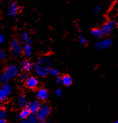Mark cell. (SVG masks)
<instances>
[{"instance_id":"cell-1","label":"cell","mask_w":118,"mask_h":123,"mask_svg":"<svg viewBox=\"0 0 118 123\" xmlns=\"http://www.w3.org/2000/svg\"><path fill=\"white\" fill-rule=\"evenodd\" d=\"M51 62L47 57H42L36 62L34 66V70L38 76L41 77L47 76L50 74Z\"/></svg>"},{"instance_id":"cell-2","label":"cell","mask_w":118,"mask_h":123,"mask_svg":"<svg viewBox=\"0 0 118 123\" xmlns=\"http://www.w3.org/2000/svg\"><path fill=\"white\" fill-rule=\"evenodd\" d=\"M18 73L19 69L17 66L15 64H9L5 69L3 74L1 75L0 83L3 84L7 83L8 81L17 76Z\"/></svg>"},{"instance_id":"cell-3","label":"cell","mask_w":118,"mask_h":123,"mask_svg":"<svg viewBox=\"0 0 118 123\" xmlns=\"http://www.w3.org/2000/svg\"><path fill=\"white\" fill-rule=\"evenodd\" d=\"M51 112V108L47 105H42L36 112V116L39 121H45Z\"/></svg>"},{"instance_id":"cell-4","label":"cell","mask_w":118,"mask_h":123,"mask_svg":"<svg viewBox=\"0 0 118 123\" xmlns=\"http://www.w3.org/2000/svg\"><path fill=\"white\" fill-rule=\"evenodd\" d=\"M11 51L12 55L14 56H18L20 55L22 53L23 47L21 43L18 39H13L11 43Z\"/></svg>"},{"instance_id":"cell-5","label":"cell","mask_w":118,"mask_h":123,"mask_svg":"<svg viewBox=\"0 0 118 123\" xmlns=\"http://www.w3.org/2000/svg\"><path fill=\"white\" fill-rule=\"evenodd\" d=\"M117 26H118V23L116 21L109 20L103 25L101 30L104 34H109L116 28Z\"/></svg>"},{"instance_id":"cell-6","label":"cell","mask_w":118,"mask_h":123,"mask_svg":"<svg viewBox=\"0 0 118 123\" xmlns=\"http://www.w3.org/2000/svg\"><path fill=\"white\" fill-rule=\"evenodd\" d=\"M112 43L113 41L110 38L104 39L99 42L95 44V48L98 50L106 49L109 48V47H111V46L112 44Z\"/></svg>"},{"instance_id":"cell-7","label":"cell","mask_w":118,"mask_h":123,"mask_svg":"<svg viewBox=\"0 0 118 123\" xmlns=\"http://www.w3.org/2000/svg\"><path fill=\"white\" fill-rule=\"evenodd\" d=\"M19 5L15 1H10L8 8V15L10 17H14L19 11Z\"/></svg>"},{"instance_id":"cell-8","label":"cell","mask_w":118,"mask_h":123,"mask_svg":"<svg viewBox=\"0 0 118 123\" xmlns=\"http://www.w3.org/2000/svg\"><path fill=\"white\" fill-rule=\"evenodd\" d=\"M40 106L41 105L39 101L34 100V101H32L28 103L26 108L28 109V111H30V114H36Z\"/></svg>"},{"instance_id":"cell-9","label":"cell","mask_w":118,"mask_h":123,"mask_svg":"<svg viewBox=\"0 0 118 123\" xmlns=\"http://www.w3.org/2000/svg\"><path fill=\"white\" fill-rule=\"evenodd\" d=\"M39 84V81L36 77H28V78L25 81L26 86L28 89H34L37 87Z\"/></svg>"},{"instance_id":"cell-10","label":"cell","mask_w":118,"mask_h":123,"mask_svg":"<svg viewBox=\"0 0 118 123\" xmlns=\"http://www.w3.org/2000/svg\"><path fill=\"white\" fill-rule=\"evenodd\" d=\"M28 103V100H27L25 94H21L18 96L17 100H16V105H17L18 107L22 108V109L25 108L27 106Z\"/></svg>"},{"instance_id":"cell-11","label":"cell","mask_w":118,"mask_h":123,"mask_svg":"<svg viewBox=\"0 0 118 123\" xmlns=\"http://www.w3.org/2000/svg\"><path fill=\"white\" fill-rule=\"evenodd\" d=\"M34 68V64L28 59H25L21 63V68L23 71L28 72Z\"/></svg>"},{"instance_id":"cell-12","label":"cell","mask_w":118,"mask_h":123,"mask_svg":"<svg viewBox=\"0 0 118 123\" xmlns=\"http://www.w3.org/2000/svg\"><path fill=\"white\" fill-rule=\"evenodd\" d=\"M36 96L37 99L41 101H46L49 98V92L47 89L44 88H41L37 91L36 93Z\"/></svg>"},{"instance_id":"cell-13","label":"cell","mask_w":118,"mask_h":123,"mask_svg":"<svg viewBox=\"0 0 118 123\" xmlns=\"http://www.w3.org/2000/svg\"><path fill=\"white\" fill-rule=\"evenodd\" d=\"M20 38L21 40L25 43V45L27 44V45H31L33 41L32 39L30 37V35L26 31H23L20 34Z\"/></svg>"},{"instance_id":"cell-14","label":"cell","mask_w":118,"mask_h":123,"mask_svg":"<svg viewBox=\"0 0 118 123\" xmlns=\"http://www.w3.org/2000/svg\"><path fill=\"white\" fill-rule=\"evenodd\" d=\"M22 53L25 55V57L28 58H30L32 55L33 53V49H32V47L31 45H26L24 46L22 49Z\"/></svg>"},{"instance_id":"cell-15","label":"cell","mask_w":118,"mask_h":123,"mask_svg":"<svg viewBox=\"0 0 118 123\" xmlns=\"http://www.w3.org/2000/svg\"><path fill=\"white\" fill-rule=\"evenodd\" d=\"M73 83V80L72 78L69 75H64L61 78V84L65 86H69Z\"/></svg>"},{"instance_id":"cell-16","label":"cell","mask_w":118,"mask_h":123,"mask_svg":"<svg viewBox=\"0 0 118 123\" xmlns=\"http://www.w3.org/2000/svg\"><path fill=\"white\" fill-rule=\"evenodd\" d=\"M91 34L94 37L96 38H101L104 36L103 31L100 28H94L91 31Z\"/></svg>"},{"instance_id":"cell-17","label":"cell","mask_w":118,"mask_h":123,"mask_svg":"<svg viewBox=\"0 0 118 123\" xmlns=\"http://www.w3.org/2000/svg\"><path fill=\"white\" fill-rule=\"evenodd\" d=\"M30 114V111H28V109H27L26 108H23V109H21V111L19 112V113L18 114V116L21 119L23 120V119H26Z\"/></svg>"},{"instance_id":"cell-18","label":"cell","mask_w":118,"mask_h":123,"mask_svg":"<svg viewBox=\"0 0 118 123\" xmlns=\"http://www.w3.org/2000/svg\"><path fill=\"white\" fill-rule=\"evenodd\" d=\"M26 120L28 123H38L39 122V119L36 115L34 114H30L26 119Z\"/></svg>"},{"instance_id":"cell-19","label":"cell","mask_w":118,"mask_h":123,"mask_svg":"<svg viewBox=\"0 0 118 123\" xmlns=\"http://www.w3.org/2000/svg\"><path fill=\"white\" fill-rule=\"evenodd\" d=\"M2 89L5 91L7 96H9L11 94V91H12V88H11V86L9 84H8V83L3 84Z\"/></svg>"},{"instance_id":"cell-20","label":"cell","mask_w":118,"mask_h":123,"mask_svg":"<svg viewBox=\"0 0 118 123\" xmlns=\"http://www.w3.org/2000/svg\"><path fill=\"white\" fill-rule=\"evenodd\" d=\"M8 96L6 95V94L5 93V92L3 91V89L2 88L0 89V101L3 102L4 101H5L7 98Z\"/></svg>"},{"instance_id":"cell-21","label":"cell","mask_w":118,"mask_h":123,"mask_svg":"<svg viewBox=\"0 0 118 123\" xmlns=\"http://www.w3.org/2000/svg\"><path fill=\"white\" fill-rule=\"evenodd\" d=\"M50 74H52L54 76L56 77H58L59 75V71L58 69H56L55 68H51L50 69Z\"/></svg>"},{"instance_id":"cell-22","label":"cell","mask_w":118,"mask_h":123,"mask_svg":"<svg viewBox=\"0 0 118 123\" xmlns=\"http://www.w3.org/2000/svg\"><path fill=\"white\" fill-rule=\"evenodd\" d=\"M79 43L82 45H84V44L87 43V39H86L85 37L84 36H82V35H80L79 36Z\"/></svg>"},{"instance_id":"cell-23","label":"cell","mask_w":118,"mask_h":123,"mask_svg":"<svg viewBox=\"0 0 118 123\" xmlns=\"http://www.w3.org/2000/svg\"><path fill=\"white\" fill-rule=\"evenodd\" d=\"M6 52L3 49H0V60L3 61L5 60L6 58Z\"/></svg>"},{"instance_id":"cell-24","label":"cell","mask_w":118,"mask_h":123,"mask_svg":"<svg viewBox=\"0 0 118 123\" xmlns=\"http://www.w3.org/2000/svg\"><path fill=\"white\" fill-rule=\"evenodd\" d=\"M6 117V112L3 110V109H1L0 110V119H5Z\"/></svg>"},{"instance_id":"cell-25","label":"cell","mask_w":118,"mask_h":123,"mask_svg":"<svg viewBox=\"0 0 118 123\" xmlns=\"http://www.w3.org/2000/svg\"><path fill=\"white\" fill-rule=\"evenodd\" d=\"M20 79L22 80V81H26L28 78V76L26 73H23L22 74H21L20 75Z\"/></svg>"},{"instance_id":"cell-26","label":"cell","mask_w":118,"mask_h":123,"mask_svg":"<svg viewBox=\"0 0 118 123\" xmlns=\"http://www.w3.org/2000/svg\"><path fill=\"white\" fill-rule=\"evenodd\" d=\"M55 94L57 97L58 98H60V97L62 96V91L61 89H58L56 90V92H55Z\"/></svg>"},{"instance_id":"cell-27","label":"cell","mask_w":118,"mask_h":123,"mask_svg":"<svg viewBox=\"0 0 118 123\" xmlns=\"http://www.w3.org/2000/svg\"><path fill=\"white\" fill-rule=\"evenodd\" d=\"M101 6L100 5H96V6H95L94 8L93 11L94 12H98L101 10Z\"/></svg>"},{"instance_id":"cell-28","label":"cell","mask_w":118,"mask_h":123,"mask_svg":"<svg viewBox=\"0 0 118 123\" xmlns=\"http://www.w3.org/2000/svg\"><path fill=\"white\" fill-rule=\"evenodd\" d=\"M4 40H5V37H4V36H3V34H0V44L2 43L4 41Z\"/></svg>"},{"instance_id":"cell-29","label":"cell","mask_w":118,"mask_h":123,"mask_svg":"<svg viewBox=\"0 0 118 123\" xmlns=\"http://www.w3.org/2000/svg\"><path fill=\"white\" fill-rule=\"evenodd\" d=\"M61 78L59 76L57 77V79H56V83L58 84H61Z\"/></svg>"},{"instance_id":"cell-30","label":"cell","mask_w":118,"mask_h":123,"mask_svg":"<svg viewBox=\"0 0 118 123\" xmlns=\"http://www.w3.org/2000/svg\"><path fill=\"white\" fill-rule=\"evenodd\" d=\"M0 123H6V121L5 120V119H0Z\"/></svg>"},{"instance_id":"cell-31","label":"cell","mask_w":118,"mask_h":123,"mask_svg":"<svg viewBox=\"0 0 118 123\" xmlns=\"http://www.w3.org/2000/svg\"><path fill=\"white\" fill-rule=\"evenodd\" d=\"M19 123H28L26 119H23V120H21Z\"/></svg>"},{"instance_id":"cell-32","label":"cell","mask_w":118,"mask_h":123,"mask_svg":"<svg viewBox=\"0 0 118 123\" xmlns=\"http://www.w3.org/2000/svg\"><path fill=\"white\" fill-rule=\"evenodd\" d=\"M38 123H50L48 121H39Z\"/></svg>"},{"instance_id":"cell-33","label":"cell","mask_w":118,"mask_h":123,"mask_svg":"<svg viewBox=\"0 0 118 123\" xmlns=\"http://www.w3.org/2000/svg\"><path fill=\"white\" fill-rule=\"evenodd\" d=\"M3 103L1 101H0V110L1 109H3Z\"/></svg>"},{"instance_id":"cell-34","label":"cell","mask_w":118,"mask_h":123,"mask_svg":"<svg viewBox=\"0 0 118 123\" xmlns=\"http://www.w3.org/2000/svg\"><path fill=\"white\" fill-rule=\"evenodd\" d=\"M75 28H76V29H78V28H79V26H78V25H76V26H75Z\"/></svg>"},{"instance_id":"cell-35","label":"cell","mask_w":118,"mask_h":123,"mask_svg":"<svg viewBox=\"0 0 118 123\" xmlns=\"http://www.w3.org/2000/svg\"><path fill=\"white\" fill-rule=\"evenodd\" d=\"M118 123V121H115L114 123Z\"/></svg>"}]
</instances>
